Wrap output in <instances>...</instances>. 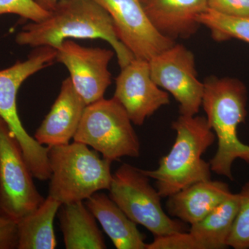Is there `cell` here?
<instances>
[{
  "mask_svg": "<svg viewBox=\"0 0 249 249\" xmlns=\"http://www.w3.org/2000/svg\"><path fill=\"white\" fill-rule=\"evenodd\" d=\"M71 38L106 41L114 49L121 68L134 58L119 40L110 16L96 0H59L45 19L24 26L16 42L33 48L56 49Z\"/></svg>",
  "mask_w": 249,
  "mask_h": 249,
  "instance_id": "1",
  "label": "cell"
},
{
  "mask_svg": "<svg viewBox=\"0 0 249 249\" xmlns=\"http://www.w3.org/2000/svg\"><path fill=\"white\" fill-rule=\"evenodd\" d=\"M202 107L217 139V150L210 160L212 172L234 181L236 160L249 165V145L239 139L237 129L247 116V90L238 79L211 76L205 80Z\"/></svg>",
  "mask_w": 249,
  "mask_h": 249,
  "instance_id": "2",
  "label": "cell"
},
{
  "mask_svg": "<svg viewBox=\"0 0 249 249\" xmlns=\"http://www.w3.org/2000/svg\"><path fill=\"white\" fill-rule=\"evenodd\" d=\"M176 139L168 155L162 157L155 170H142L155 180L161 198L168 196L199 181L211 179V165L202 159L216 136L203 116L180 115L172 124Z\"/></svg>",
  "mask_w": 249,
  "mask_h": 249,
  "instance_id": "3",
  "label": "cell"
},
{
  "mask_svg": "<svg viewBox=\"0 0 249 249\" xmlns=\"http://www.w3.org/2000/svg\"><path fill=\"white\" fill-rule=\"evenodd\" d=\"M49 196L61 204L86 200L103 190H109L113 175L111 160L101 158L88 145L73 142L48 147Z\"/></svg>",
  "mask_w": 249,
  "mask_h": 249,
  "instance_id": "4",
  "label": "cell"
},
{
  "mask_svg": "<svg viewBox=\"0 0 249 249\" xmlns=\"http://www.w3.org/2000/svg\"><path fill=\"white\" fill-rule=\"evenodd\" d=\"M56 49L40 47L24 61L0 70V116L17 139L33 177L40 181L49 180L52 175L48 147L40 145L27 133L18 115V90L29 77L56 61Z\"/></svg>",
  "mask_w": 249,
  "mask_h": 249,
  "instance_id": "5",
  "label": "cell"
},
{
  "mask_svg": "<svg viewBox=\"0 0 249 249\" xmlns=\"http://www.w3.org/2000/svg\"><path fill=\"white\" fill-rule=\"evenodd\" d=\"M73 141L111 160L140 157L141 143L127 112L114 98L88 105Z\"/></svg>",
  "mask_w": 249,
  "mask_h": 249,
  "instance_id": "6",
  "label": "cell"
},
{
  "mask_svg": "<svg viewBox=\"0 0 249 249\" xmlns=\"http://www.w3.org/2000/svg\"><path fill=\"white\" fill-rule=\"evenodd\" d=\"M109 196L137 224L154 236L186 231L181 221L171 219L162 207L158 191L142 169L124 163L113 175Z\"/></svg>",
  "mask_w": 249,
  "mask_h": 249,
  "instance_id": "7",
  "label": "cell"
},
{
  "mask_svg": "<svg viewBox=\"0 0 249 249\" xmlns=\"http://www.w3.org/2000/svg\"><path fill=\"white\" fill-rule=\"evenodd\" d=\"M45 199L33 181L19 142L0 116V212L18 222Z\"/></svg>",
  "mask_w": 249,
  "mask_h": 249,
  "instance_id": "8",
  "label": "cell"
},
{
  "mask_svg": "<svg viewBox=\"0 0 249 249\" xmlns=\"http://www.w3.org/2000/svg\"><path fill=\"white\" fill-rule=\"evenodd\" d=\"M148 62L152 79L173 95L180 115L196 116L202 106L204 85L198 79L193 52L175 43Z\"/></svg>",
  "mask_w": 249,
  "mask_h": 249,
  "instance_id": "9",
  "label": "cell"
},
{
  "mask_svg": "<svg viewBox=\"0 0 249 249\" xmlns=\"http://www.w3.org/2000/svg\"><path fill=\"white\" fill-rule=\"evenodd\" d=\"M112 19L119 40L134 58L147 61L175 44L156 29L141 0H96Z\"/></svg>",
  "mask_w": 249,
  "mask_h": 249,
  "instance_id": "10",
  "label": "cell"
},
{
  "mask_svg": "<svg viewBox=\"0 0 249 249\" xmlns=\"http://www.w3.org/2000/svg\"><path fill=\"white\" fill-rule=\"evenodd\" d=\"M56 52V61L66 67L75 89L87 105L104 98L111 84L108 66L114 52L83 47L71 40L64 41Z\"/></svg>",
  "mask_w": 249,
  "mask_h": 249,
  "instance_id": "11",
  "label": "cell"
},
{
  "mask_svg": "<svg viewBox=\"0 0 249 249\" xmlns=\"http://www.w3.org/2000/svg\"><path fill=\"white\" fill-rule=\"evenodd\" d=\"M113 98L136 125H142L147 118L170 103L168 93L152 79L149 62L137 58L121 68Z\"/></svg>",
  "mask_w": 249,
  "mask_h": 249,
  "instance_id": "12",
  "label": "cell"
},
{
  "mask_svg": "<svg viewBox=\"0 0 249 249\" xmlns=\"http://www.w3.org/2000/svg\"><path fill=\"white\" fill-rule=\"evenodd\" d=\"M87 106L70 78L64 80L58 97L36 130L34 138L40 145L47 147L70 143Z\"/></svg>",
  "mask_w": 249,
  "mask_h": 249,
  "instance_id": "13",
  "label": "cell"
},
{
  "mask_svg": "<svg viewBox=\"0 0 249 249\" xmlns=\"http://www.w3.org/2000/svg\"><path fill=\"white\" fill-rule=\"evenodd\" d=\"M153 25L162 35L175 40L193 35L198 18L209 9V0H141Z\"/></svg>",
  "mask_w": 249,
  "mask_h": 249,
  "instance_id": "14",
  "label": "cell"
},
{
  "mask_svg": "<svg viewBox=\"0 0 249 249\" xmlns=\"http://www.w3.org/2000/svg\"><path fill=\"white\" fill-rule=\"evenodd\" d=\"M231 194L229 185L223 181H199L168 196L167 211L191 226L206 217Z\"/></svg>",
  "mask_w": 249,
  "mask_h": 249,
  "instance_id": "15",
  "label": "cell"
},
{
  "mask_svg": "<svg viewBox=\"0 0 249 249\" xmlns=\"http://www.w3.org/2000/svg\"><path fill=\"white\" fill-rule=\"evenodd\" d=\"M88 209L101 224L118 249H146L145 236L137 224L105 193L97 192L86 199Z\"/></svg>",
  "mask_w": 249,
  "mask_h": 249,
  "instance_id": "16",
  "label": "cell"
},
{
  "mask_svg": "<svg viewBox=\"0 0 249 249\" xmlns=\"http://www.w3.org/2000/svg\"><path fill=\"white\" fill-rule=\"evenodd\" d=\"M58 217L67 249L107 248L96 218L83 201L62 204Z\"/></svg>",
  "mask_w": 249,
  "mask_h": 249,
  "instance_id": "17",
  "label": "cell"
},
{
  "mask_svg": "<svg viewBox=\"0 0 249 249\" xmlns=\"http://www.w3.org/2000/svg\"><path fill=\"white\" fill-rule=\"evenodd\" d=\"M61 205L48 196L35 211L18 221V249H55L53 222Z\"/></svg>",
  "mask_w": 249,
  "mask_h": 249,
  "instance_id": "18",
  "label": "cell"
},
{
  "mask_svg": "<svg viewBox=\"0 0 249 249\" xmlns=\"http://www.w3.org/2000/svg\"><path fill=\"white\" fill-rule=\"evenodd\" d=\"M238 193H232L199 222L191 225L189 232L204 249H223L227 242L238 213Z\"/></svg>",
  "mask_w": 249,
  "mask_h": 249,
  "instance_id": "19",
  "label": "cell"
},
{
  "mask_svg": "<svg viewBox=\"0 0 249 249\" xmlns=\"http://www.w3.org/2000/svg\"><path fill=\"white\" fill-rule=\"evenodd\" d=\"M198 22L211 31L215 41L235 38L249 44V18L232 17L208 9Z\"/></svg>",
  "mask_w": 249,
  "mask_h": 249,
  "instance_id": "20",
  "label": "cell"
},
{
  "mask_svg": "<svg viewBox=\"0 0 249 249\" xmlns=\"http://www.w3.org/2000/svg\"><path fill=\"white\" fill-rule=\"evenodd\" d=\"M238 213L228 240V247L249 249V180L238 193Z\"/></svg>",
  "mask_w": 249,
  "mask_h": 249,
  "instance_id": "21",
  "label": "cell"
},
{
  "mask_svg": "<svg viewBox=\"0 0 249 249\" xmlns=\"http://www.w3.org/2000/svg\"><path fill=\"white\" fill-rule=\"evenodd\" d=\"M14 14L32 22H39L49 16L33 0H0V16Z\"/></svg>",
  "mask_w": 249,
  "mask_h": 249,
  "instance_id": "22",
  "label": "cell"
},
{
  "mask_svg": "<svg viewBox=\"0 0 249 249\" xmlns=\"http://www.w3.org/2000/svg\"><path fill=\"white\" fill-rule=\"evenodd\" d=\"M146 249H204L191 232H176L168 235L155 236Z\"/></svg>",
  "mask_w": 249,
  "mask_h": 249,
  "instance_id": "23",
  "label": "cell"
},
{
  "mask_svg": "<svg viewBox=\"0 0 249 249\" xmlns=\"http://www.w3.org/2000/svg\"><path fill=\"white\" fill-rule=\"evenodd\" d=\"M209 9L232 17L249 18V0H209Z\"/></svg>",
  "mask_w": 249,
  "mask_h": 249,
  "instance_id": "24",
  "label": "cell"
},
{
  "mask_svg": "<svg viewBox=\"0 0 249 249\" xmlns=\"http://www.w3.org/2000/svg\"><path fill=\"white\" fill-rule=\"evenodd\" d=\"M18 222L0 212V249H18Z\"/></svg>",
  "mask_w": 249,
  "mask_h": 249,
  "instance_id": "25",
  "label": "cell"
},
{
  "mask_svg": "<svg viewBox=\"0 0 249 249\" xmlns=\"http://www.w3.org/2000/svg\"><path fill=\"white\" fill-rule=\"evenodd\" d=\"M37 6L42 9L50 12L55 7L59 0H33Z\"/></svg>",
  "mask_w": 249,
  "mask_h": 249,
  "instance_id": "26",
  "label": "cell"
}]
</instances>
